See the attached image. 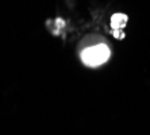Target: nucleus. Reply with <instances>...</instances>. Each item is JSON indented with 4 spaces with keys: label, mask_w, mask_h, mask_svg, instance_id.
<instances>
[{
    "label": "nucleus",
    "mask_w": 150,
    "mask_h": 135,
    "mask_svg": "<svg viewBox=\"0 0 150 135\" xmlns=\"http://www.w3.org/2000/svg\"><path fill=\"white\" fill-rule=\"evenodd\" d=\"M110 54H111V52H110L108 46L104 43H100V45L85 49L81 53V59L88 66H99L108 61Z\"/></svg>",
    "instance_id": "nucleus-1"
},
{
    "label": "nucleus",
    "mask_w": 150,
    "mask_h": 135,
    "mask_svg": "<svg viewBox=\"0 0 150 135\" xmlns=\"http://www.w3.org/2000/svg\"><path fill=\"white\" fill-rule=\"evenodd\" d=\"M127 23V16L123 14H115L111 18V26L114 30H120Z\"/></svg>",
    "instance_id": "nucleus-2"
}]
</instances>
